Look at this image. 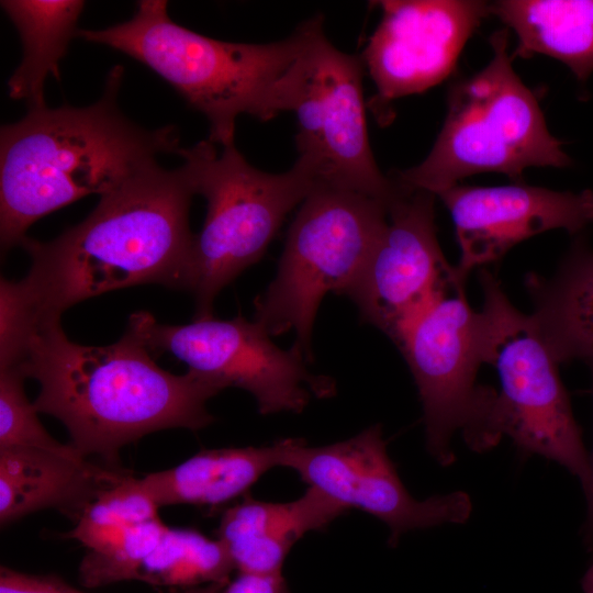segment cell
Returning <instances> with one entry per match:
<instances>
[{"label":"cell","mask_w":593,"mask_h":593,"mask_svg":"<svg viewBox=\"0 0 593 593\" xmlns=\"http://www.w3.org/2000/svg\"><path fill=\"white\" fill-rule=\"evenodd\" d=\"M194 194L184 163L142 169L55 239L25 236L20 246L31 257L29 273L19 281L2 278L0 301L33 331L109 291L144 283L180 289L194 236L189 226Z\"/></svg>","instance_id":"obj_1"},{"label":"cell","mask_w":593,"mask_h":593,"mask_svg":"<svg viewBox=\"0 0 593 593\" xmlns=\"http://www.w3.org/2000/svg\"><path fill=\"white\" fill-rule=\"evenodd\" d=\"M16 367L40 383L36 411L59 419L85 458L113 468H122V448L150 433L212 424L206 403L222 391L190 370L160 368L128 326L114 344L86 346L67 337L60 320L38 325Z\"/></svg>","instance_id":"obj_2"},{"label":"cell","mask_w":593,"mask_h":593,"mask_svg":"<svg viewBox=\"0 0 593 593\" xmlns=\"http://www.w3.org/2000/svg\"><path fill=\"white\" fill-rule=\"evenodd\" d=\"M123 68L114 66L103 94L85 108L29 110L0 132V239L20 245L41 217L88 194H104L161 154L182 148L174 126L141 127L118 105Z\"/></svg>","instance_id":"obj_3"},{"label":"cell","mask_w":593,"mask_h":593,"mask_svg":"<svg viewBox=\"0 0 593 593\" xmlns=\"http://www.w3.org/2000/svg\"><path fill=\"white\" fill-rule=\"evenodd\" d=\"M310 29L307 20L280 41L226 42L177 24L165 0H142L128 21L78 30L77 37L120 51L159 75L206 118L208 139L223 148L235 144L240 114L269 121L292 111Z\"/></svg>","instance_id":"obj_4"},{"label":"cell","mask_w":593,"mask_h":593,"mask_svg":"<svg viewBox=\"0 0 593 593\" xmlns=\"http://www.w3.org/2000/svg\"><path fill=\"white\" fill-rule=\"evenodd\" d=\"M490 45L486 66L449 87L445 122L427 157L390 174L402 188L437 195L477 174H504L519 182L528 167L572 164L550 134L536 94L513 69L508 30L495 31Z\"/></svg>","instance_id":"obj_5"},{"label":"cell","mask_w":593,"mask_h":593,"mask_svg":"<svg viewBox=\"0 0 593 593\" xmlns=\"http://www.w3.org/2000/svg\"><path fill=\"white\" fill-rule=\"evenodd\" d=\"M195 194L206 200L203 227L194 234L181 288L195 301L194 320L212 316L221 290L257 262L286 216L317 186L310 166L296 158L279 174L259 170L235 144L209 139L181 148Z\"/></svg>","instance_id":"obj_6"},{"label":"cell","mask_w":593,"mask_h":593,"mask_svg":"<svg viewBox=\"0 0 593 593\" xmlns=\"http://www.w3.org/2000/svg\"><path fill=\"white\" fill-rule=\"evenodd\" d=\"M388 222V205L374 198L323 184L300 204L277 275L255 300V321L270 336L293 331L307 361L322 299L344 291L359 275Z\"/></svg>","instance_id":"obj_7"},{"label":"cell","mask_w":593,"mask_h":593,"mask_svg":"<svg viewBox=\"0 0 593 593\" xmlns=\"http://www.w3.org/2000/svg\"><path fill=\"white\" fill-rule=\"evenodd\" d=\"M463 287L455 283L395 343L417 387L427 450L443 466L455 459L450 441L458 430L477 451L501 439L497 391L477 384L478 369L485 363V321L469 305Z\"/></svg>","instance_id":"obj_8"},{"label":"cell","mask_w":593,"mask_h":593,"mask_svg":"<svg viewBox=\"0 0 593 593\" xmlns=\"http://www.w3.org/2000/svg\"><path fill=\"white\" fill-rule=\"evenodd\" d=\"M486 346L484 362L500 379L495 421L522 451L552 460L577 477L589 474L588 455L558 362L541 339L530 315L517 310L500 280L479 269Z\"/></svg>","instance_id":"obj_9"},{"label":"cell","mask_w":593,"mask_h":593,"mask_svg":"<svg viewBox=\"0 0 593 593\" xmlns=\"http://www.w3.org/2000/svg\"><path fill=\"white\" fill-rule=\"evenodd\" d=\"M363 67L360 57L329 42L322 15L311 18L292 108L298 158L311 167L317 184L359 192L389 208L403 189L383 175L370 147Z\"/></svg>","instance_id":"obj_10"},{"label":"cell","mask_w":593,"mask_h":593,"mask_svg":"<svg viewBox=\"0 0 593 593\" xmlns=\"http://www.w3.org/2000/svg\"><path fill=\"white\" fill-rule=\"evenodd\" d=\"M127 326L153 355L171 354L188 370L222 390L247 391L262 415L301 413L312 396L325 399L336 392L332 378L307 369L299 345L294 343L289 349L276 346L262 325L240 315L232 320L212 315L186 325H167L148 312H136Z\"/></svg>","instance_id":"obj_11"},{"label":"cell","mask_w":593,"mask_h":593,"mask_svg":"<svg viewBox=\"0 0 593 593\" xmlns=\"http://www.w3.org/2000/svg\"><path fill=\"white\" fill-rule=\"evenodd\" d=\"M280 467L293 470L345 511L360 510L383 522L391 546L410 530L462 524L472 512L471 499L462 491L413 497L388 455L380 425L324 446H309L303 438L282 439Z\"/></svg>","instance_id":"obj_12"},{"label":"cell","mask_w":593,"mask_h":593,"mask_svg":"<svg viewBox=\"0 0 593 593\" xmlns=\"http://www.w3.org/2000/svg\"><path fill=\"white\" fill-rule=\"evenodd\" d=\"M435 198L424 190L403 188L388 208L385 228L368 261L343 293L357 306L363 322L394 344L459 282L438 243Z\"/></svg>","instance_id":"obj_13"},{"label":"cell","mask_w":593,"mask_h":593,"mask_svg":"<svg viewBox=\"0 0 593 593\" xmlns=\"http://www.w3.org/2000/svg\"><path fill=\"white\" fill-rule=\"evenodd\" d=\"M381 19L361 55L376 86L369 105L384 125L390 103L422 93L456 68L467 41L490 14L489 2L472 0L379 1Z\"/></svg>","instance_id":"obj_14"},{"label":"cell","mask_w":593,"mask_h":593,"mask_svg":"<svg viewBox=\"0 0 593 593\" xmlns=\"http://www.w3.org/2000/svg\"><path fill=\"white\" fill-rule=\"evenodd\" d=\"M449 210L460 248L455 267L465 284L471 270L496 262L518 243L563 228L579 234L593 224V190L574 193L534 187L456 184L436 195Z\"/></svg>","instance_id":"obj_15"},{"label":"cell","mask_w":593,"mask_h":593,"mask_svg":"<svg viewBox=\"0 0 593 593\" xmlns=\"http://www.w3.org/2000/svg\"><path fill=\"white\" fill-rule=\"evenodd\" d=\"M131 472L36 448H0V523L42 510L78 522L91 504Z\"/></svg>","instance_id":"obj_16"},{"label":"cell","mask_w":593,"mask_h":593,"mask_svg":"<svg viewBox=\"0 0 593 593\" xmlns=\"http://www.w3.org/2000/svg\"><path fill=\"white\" fill-rule=\"evenodd\" d=\"M346 511L317 490L290 502H267L247 496L224 511L219 539L226 547L238 573H281L283 562L298 540L322 530Z\"/></svg>","instance_id":"obj_17"},{"label":"cell","mask_w":593,"mask_h":593,"mask_svg":"<svg viewBox=\"0 0 593 593\" xmlns=\"http://www.w3.org/2000/svg\"><path fill=\"white\" fill-rule=\"evenodd\" d=\"M534 324L560 365H593V249L578 236L555 273L530 272L525 279Z\"/></svg>","instance_id":"obj_18"},{"label":"cell","mask_w":593,"mask_h":593,"mask_svg":"<svg viewBox=\"0 0 593 593\" xmlns=\"http://www.w3.org/2000/svg\"><path fill=\"white\" fill-rule=\"evenodd\" d=\"M282 439L268 446L203 449L183 462L137 478L158 505L217 506L245 493L269 470L280 467Z\"/></svg>","instance_id":"obj_19"},{"label":"cell","mask_w":593,"mask_h":593,"mask_svg":"<svg viewBox=\"0 0 593 593\" xmlns=\"http://www.w3.org/2000/svg\"><path fill=\"white\" fill-rule=\"evenodd\" d=\"M489 12L514 31L513 58L549 56L581 83L593 72V0H501Z\"/></svg>","instance_id":"obj_20"},{"label":"cell","mask_w":593,"mask_h":593,"mask_svg":"<svg viewBox=\"0 0 593 593\" xmlns=\"http://www.w3.org/2000/svg\"><path fill=\"white\" fill-rule=\"evenodd\" d=\"M1 7L19 31L21 64L8 80L9 97L24 101L29 110L46 107L44 85L60 79L59 63L77 36V21L85 8L78 0H4Z\"/></svg>","instance_id":"obj_21"},{"label":"cell","mask_w":593,"mask_h":593,"mask_svg":"<svg viewBox=\"0 0 593 593\" xmlns=\"http://www.w3.org/2000/svg\"><path fill=\"white\" fill-rule=\"evenodd\" d=\"M233 561L224 544L187 528H170L139 567L134 580L158 586L193 589L227 583Z\"/></svg>","instance_id":"obj_22"},{"label":"cell","mask_w":593,"mask_h":593,"mask_svg":"<svg viewBox=\"0 0 593 593\" xmlns=\"http://www.w3.org/2000/svg\"><path fill=\"white\" fill-rule=\"evenodd\" d=\"M158 510L137 478L130 474L100 495L65 537L93 549L128 526L159 518Z\"/></svg>","instance_id":"obj_23"},{"label":"cell","mask_w":593,"mask_h":593,"mask_svg":"<svg viewBox=\"0 0 593 593\" xmlns=\"http://www.w3.org/2000/svg\"><path fill=\"white\" fill-rule=\"evenodd\" d=\"M168 526L160 518L128 526L97 548L88 550L79 566L80 583L97 588L134 580L142 563Z\"/></svg>","instance_id":"obj_24"},{"label":"cell","mask_w":593,"mask_h":593,"mask_svg":"<svg viewBox=\"0 0 593 593\" xmlns=\"http://www.w3.org/2000/svg\"><path fill=\"white\" fill-rule=\"evenodd\" d=\"M25 379L16 366L0 368V448H36L83 457L70 444L56 440L42 425L26 396Z\"/></svg>","instance_id":"obj_25"},{"label":"cell","mask_w":593,"mask_h":593,"mask_svg":"<svg viewBox=\"0 0 593 593\" xmlns=\"http://www.w3.org/2000/svg\"><path fill=\"white\" fill-rule=\"evenodd\" d=\"M227 583H213L181 593H221ZM0 593H85L65 582L56 575H38L10 569L0 568Z\"/></svg>","instance_id":"obj_26"},{"label":"cell","mask_w":593,"mask_h":593,"mask_svg":"<svg viewBox=\"0 0 593 593\" xmlns=\"http://www.w3.org/2000/svg\"><path fill=\"white\" fill-rule=\"evenodd\" d=\"M221 593H288V585L282 573L257 575L238 573L228 581Z\"/></svg>","instance_id":"obj_27"},{"label":"cell","mask_w":593,"mask_h":593,"mask_svg":"<svg viewBox=\"0 0 593 593\" xmlns=\"http://www.w3.org/2000/svg\"><path fill=\"white\" fill-rule=\"evenodd\" d=\"M589 367L592 374V394H593V365ZM582 488L584 490L586 502H588L585 536H586V541H588L590 551L592 553V559L586 571L584 572L582 577L581 588H582L583 593H593V452L590 456L589 474Z\"/></svg>","instance_id":"obj_28"}]
</instances>
